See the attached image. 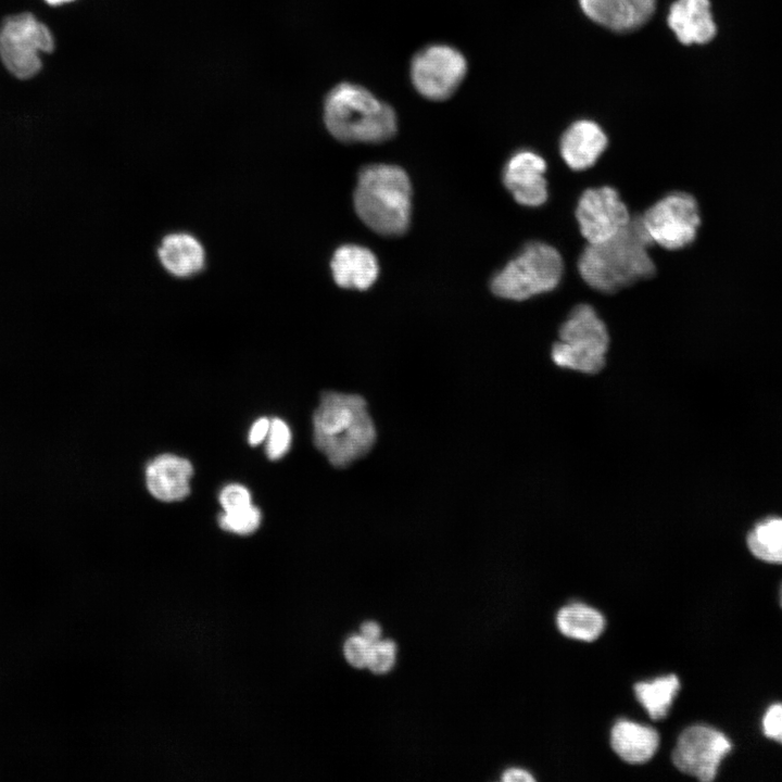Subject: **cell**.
<instances>
[{
    "label": "cell",
    "instance_id": "cell-23",
    "mask_svg": "<svg viewBox=\"0 0 782 782\" xmlns=\"http://www.w3.org/2000/svg\"><path fill=\"white\" fill-rule=\"evenodd\" d=\"M261 518L260 509L250 505L238 510L224 512L219 516V525L224 530L238 534H249L258 528Z\"/></svg>",
    "mask_w": 782,
    "mask_h": 782
},
{
    "label": "cell",
    "instance_id": "cell-19",
    "mask_svg": "<svg viewBox=\"0 0 782 782\" xmlns=\"http://www.w3.org/2000/svg\"><path fill=\"white\" fill-rule=\"evenodd\" d=\"M556 622L564 635L586 642L597 639L605 628L603 615L582 603H573L560 608Z\"/></svg>",
    "mask_w": 782,
    "mask_h": 782
},
{
    "label": "cell",
    "instance_id": "cell-34",
    "mask_svg": "<svg viewBox=\"0 0 782 782\" xmlns=\"http://www.w3.org/2000/svg\"><path fill=\"white\" fill-rule=\"evenodd\" d=\"M780 604H781V607H782V586H781V591H780Z\"/></svg>",
    "mask_w": 782,
    "mask_h": 782
},
{
    "label": "cell",
    "instance_id": "cell-18",
    "mask_svg": "<svg viewBox=\"0 0 782 782\" xmlns=\"http://www.w3.org/2000/svg\"><path fill=\"white\" fill-rule=\"evenodd\" d=\"M614 752L629 764L649 760L659 746V734L648 726L630 720H619L610 732Z\"/></svg>",
    "mask_w": 782,
    "mask_h": 782
},
{
    "label": "cell",
    "instance_id": "cell-32",
    "mask_svg": "<svg viewBox=\"0 0 782 782\" xmlns=\"http://www.w3.org/2000/svg\"><path fill=\"white\" fill-rule=\"evenodd\" d=\"M504 782H533L534 778L526 770L519 768H510L504 771L502 775Z\"/></svg>",
    "mask_w": 782,
    "mask_h": 782
},
{
    "label": "cell",
    "instance_id": "cell-33",
    "mask_svg": "<svg viewBox=\"0 0 782 782\" xmlns=\"http://www.w3.org/2000/svg\"><path fill=\"white\" fill-rule=\"evenodd\" d=\"M50 5H62L65 3H70L74 0H45Z\"/></svg>",
    "mask_w": 782,
    "mask_h": 782
},
{
    "label": "cell",
    "instance_id": "cell-24",
    "mask_svg": "<svg viewBox=\"0 0 782 782\" xmlns=\"http://www.w3.org/2000/svg\"><path fill=\"white\" fill-rule=\"evenodd\" d=\"M291 444V431L288 425L280 418L270 420L266 442V454L272 461L281 458Z\"/></svg>",
    "mask_w": 782,
    "mask_h": 782
},
{
    "label": "cell",
    "instance_id": "cell-22",
    "mask_svg": "<svg viewBox=\"0 0 782 782\" xmlns=\"http://www.w3.org/2000/svg\"><path fill=\"white\" fill-rule=\"evenodd\" d=\"M752 554L767 563L782 564V518L757 524L747 535Z\"/></svg>",
    "mask_w": 782,
    "mask_h": 782
},
{
    "label": "cell",
    "instance_id": "cell-13",
    "mask_svg": "<svg viewBox=\"0 0 782 782\" xmlns=\"http://www.w3.org/2000/svg\"><path fill=\"white\" fill-rule=\"evenodd\" d=\"M608 144L601 126L589 119L572 123L562 135L559 153L572 171H584L597 161Z\"/></svg>",
    "mask_w": 782,
    "mask_h": 782
},
{
    "label": "cell",
    "instance_id": "cell-25",
    "mask_svg": "<svg viewBox=\"0 0 782 782\" xmlns=\"http://www.w3.org/2000/svg\"><path fill=\"white\" fill-rule=\"evenodd\" d=\"M396 656V645L391 640H380L373 644L367 668L375 673H386L393 667Z\"/></svg>",
    "mask_w": 782,
    "mask_h": 782
},
{
    "label": "cell",
    "instance_id": "cell-2",
    "mask_svg": "<svg viewBox=\"0 0 782 782\" xmlns=\"http://www.w3.org/2000/svg\"><path fill=\"white\" fill-rule=\"evenodd\" d=\"M314 444L335 467H345L367 454L376 429L364 398L323 392L313 414Z\"/></svg>",
    "mask_w": 782,
    "mask_h": 782
},
{
    "label": "cell",
    "instance_id": "cell-4",
    "mask_svg": "<svg viewBox=\"0 0 782 782\" xmlns=\"http://www.w3.org/2000/svg\"><path fill=\"white\" fill-rule=\"evenodd\" d=\"M411 194V182L402 168L370 165L360 173L354 192L355 211L374 231L399 236L409 224Z\"/></svg>",
    "mask_w": 782,
    "mask_h": 782
},
{
    "label": "cell",
    "instance_id": "cell-14",
    "mask_svg": "<svg viewBox=\"0 0 782 782\" xmlns=\"http://www.w3.org/2000/svg\"><path fill=\"white\" fill-rule=\"evenodd\" d=\"M667 21L683 45L707 43L717 31L709 0H676Z\"/></svg>",
    "mask_w": 782,
    "mask_h": 782
},
{
    "label": "cell",
    "instance_id": "cell-26",
    "mask_svg": "<svg viewBox=\"0 0 782 782\" xmlns=\"http://www.w3.org/2000/svg\"><path fill=\"white\" fill-rule=\"evenodd\" d=\"M371 646L373 644L367 642L360 634L351 635L344 643V656L353 667H367Z\"/></svg>",
    "mask_w": 782,
    "mask_h": 782
},
{
    "label": "cell",
    "instance_id": "cell-1",
    "mask_svg": "<svg viewBox=\"0 0 782 782\" xmlns=\"http://www.w3.org/2000/svg\"><path fill=\"white\" fill-rule=\"evenodd\" d=\"M653 243L641 215L632 216L609 239L584 247L577 262L578 272L592 289L616 293L655 275L656 266L648 254Z\"/></svg>",
    "mask_w": 782,
    "mask_h": 782
},
{
    "label": "cell",
    "instance_id": "cell-28",
    "mask_svg": "<svg viewBox=\"0 0 782 782\" xmlns=\"http://www.w3.org/2000/svg\"><path fill=\"white\" fill-rule=\"evenodd\" d=\"M761 726L767 737L782 744V704H773L766 710Z\"/></svg>",
    "mask_w": 782,
    "mask_h": 782
},
{
    "label": "cell",
    "instance_id": "cell-27",
    "mask_svg": "<svg viewBox=\"0 0 782 782\" xmlns=\"http://www.w3.org/2000/svg\"><path fill=\"white\" fill-rule=\"evenodd\" d=\"M224 512H234L252 505L249 490L241 484H228L219 493Z\"/></svg>",
    "mask_w": 782,
    "mask_h": 782
},
{
    "label": "cell",
    "instance_id": "cell-3",
    "mask_svg": "<svg viewBox=\"0 0 782 782\" xmlns=\"http://www.w3.org/2000/svg\"><path fill=\"white\" fill-rule=\"evenodd\" d=\"M324 121L329 133L343 142L379 143L398 130L394 110L366 88L341 83L327 94Z\"/></svg>",
    "mask_w": 782,
    "mask_h": 782
},
{
    "label": "cell",
    "instance_id": "cell-30",
    "mask_svg": "<svg viewBox=\"0 0 782 782\" xmlns=\"http://www.w3.org/2000/svg\"><path fill=\"white\" fill-rule=\"evenodd\" d=\"M270 421L265 418H258L251 427L249 431V443L253 446L260 444L268 434Z\"/></svg>",
    "mask_w": 782,
    "mask_h": 782
},
{
    "label": "cell",
    "instance_id": "cell-29",
    "mask_svg": "<svg viewBox=\"0 0 782 782\" xmlns=\"http://www.w3.org/2000/svg\"><path fill=\"white\" fill-rule=\"evenodd\" d=\"M635 23V28L645 24L653 15L656 0H628Z\"/></svg>",
    "mask_w": 782,
    "mask_h": 782
},
{
    "label": "cell",
    "instance_id": "cell-17",
    "mask_svg": "<svg viewBox=\"0 0 782 782\" xmlns=\"http://www.w3.org/2000/svg\"><path fill=\"white\" fill-rule=\"evenodd\" d=\"M157 256L166 272L177 278L192 277L205 265L202 243L193 235L182 231L166 235L157 248Z\"/></svg>",
    "mask_w": 782,
    "mask_h": 782
},
{
    "label": "cell",
    "instance_id": "cell-21",
    "mask_svg": "<svg viewBox=\"0 0 782 782\" xmlns=\"http://www.w3.org/2000/svg\"><path fill=\"white\" fill-rule=\"evenodd\" d=\"M584 14L595 23L614 31L635 28L628 0H578Z\"/></svg>",
    "mask_w": 782,
    "mask_h": 782
},
{
    "label": "cell",
    "instance_id": "cell-11",
    "mask_svg": "<svg viewBox=\"0 0 782 782\" xmlns=\"http://www.w3.org/2000/svg\"><path fill=\"white\" fill-rule=\"evenodd\" d=\"M575 216L588 243L609 239L631 219L619 192L610 186L585 189L578 199Z\"/></svg>",
    "mask_w": 782,
    "mask_h": 782
},
{
    "label": "cell",
    "instance_id": "cell-10",
    "mask_svg": "<svg viewBox=\"0 0 782 782\" xmlns=\"http://www.w3.org/2000/svg\"><path fill=\"white\" fill-rule=\"evenodd\" d=\"M731 748L730 741L722 732L696 724L679 735L671 759L681 772L708 782L716 778L721 760Z\"/></svg>",
    "mask_w": 782,
    "mask_h": 782
},
{
    "label": "cell",
    "instance_id": "cell-31",
    "mask_svg": "<svg viewBox=\"0 0 782 782\" xmlns=\"http://www.w3.org/2000/svg\"><path fill=\"white\" fill-rule=\"evenodd\" d=\"M360 635L370 644H375L380 641L381 628L375 621H366L361 626Z\"/></svg>",
    "mask_w": 782,
    "mask_h": 782
},
{
    "label": "cell",
    "instance_id": "cell-16",
    "mask_svg": "<svg viewBox=\"0 0 782 782\" xmlns=\"http://www.w3.org/2000/svg\"><path fill=\"white\" fill-rule=\"evenodd\" d=\"M336 283L345 289L366 290L376 281L379 266L376 256L368 249L345 244L340 247L331 260Z\"/></svg>",
    "mask_w": 782,
    "mask_h": 782
},
{
    "label": "cell",
    "instance_id": "cell-15",
    "mask_svg": "<svg viewBox=\"0 0 782 782\" xmlns=\"http://www.w3.org/2000/svg\"><path fill=\"white\" fill-rule=\"evenodd\" d=\"M192 471V465L188 459L173 454H162L147 467V487L160 501H179L190 492L189 481Z\"/></svg>",
    "mask_w": 782,
    "mask_h": 782
},
{
    "label": "cell",
    "instance_id": "cell-9",
    "mask_svg": "<svg viewBox=\"0 0 782 782\" xmlns=\"http://www.w3.org/2000/svg\"><path fill=\"white\" fill-rule=\"evenodd\" d=\"M467 73L463 53L449 45H430L418 51L411 63V80L419 94L432 101L452 97Z\"/></svg>",
    "mask_w": 782,
    "mask_h": 782
},
{
    "label": "cell",
    "instance_id": "cell-20",
    "mask_svg": "<svg viewBox=\"0 0 782 782\" xmlns=\"http://www.w3.org/2000/svg\"><path fill=\"white\" fill-rule=\"evenodd\" d=\"M679 688L678 677L668 674L651 682L636 683L634 692L648 716L654 720H659L667 716Z\"/></svg>",
    "mask_w": 782,
    "mask_h": 782
},
{
    "label": "cell",
    "instance_id": "cell-7",
    "mask_svg": "<svg viewBox=\"0 0 782 782\" xmlns=\"http://www.w3.org/2000/svg\"><path fill=\"white\" fill-rule=\"evenodd\" d=\"M53 48L52 33L31 13L11 15L0 26V59L16 78L37 75L42 67L39 53H50Z\"/></svg>",
    "mask_w": 782,
    "mask_h": 782
},
{
    "label": "cell",
    "instance_id": "cell-8",
    "mask_svg": "<svg viewBox=\"0 0 782 782\" xmlns=\"http://www.w3.org/2000/svg\"><path fill=\"white\" fill-rule=\"evenodd\" d=\"M642 223L654 243L674 251L691 244L701 225L696 199L685 191H672L649 206Z\"/></svg>",
    "mask_w": 782,
    "mask_h": 782
},
{
    "label": "cell",
    "instance_id": "cell-6",
    "mask_svg": "<svg viewBox=\"0 0 782 782\" xmlns=\"http://www.w3.org/2000/svg\"><path fill=\"white\" fill-rule=\"evenodd\" d=\"M609 336L605 323L593 306L576 305L558 329L551 357L560 368L596 374L605 365Z\"/></svg>",
    "mask_w": 782,
    "mask_h": 782
},
{
    "label": "cell",
    "instance_id": "cell-5",
    "mask_svg": "<svg viewBox=\"0 0 782 782\" xmlns=\"http://www.w3.org/2000/svg\"><path fill=\"white\" fill-rule=\"evenodd\" d=\"M563 273L558 250L545 242L531 241L493 276L490 288L496 297L521 302L554 290Z\"/></svg>",
    "mask_w": 782,
    "mask_h": 782
},
{
    "label": "cell",
    "instance_id": "cell-12",
    "mask_svg": "<svg viewBox=\"0 0 782 782\" xmlns=\"http://www.w3.org/2000/svg\"><path fill=\"white\" fill-rule=\"evenodd\" d=\"M546 162L538 153L520 150L506 162L503 184L520 205L538 207L547 200Z\"/></svg>",
    "mask_w": 782,
    "mask_h": 782
}]
</instances>
